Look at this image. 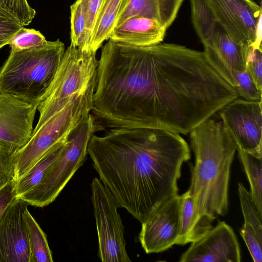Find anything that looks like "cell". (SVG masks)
<instances>
[{"label":"cell","instance_id":"1","mask_svg":"<svg viewBox=\"0 0 262 262\" xmlns=\"http://www.w3.org/2000/svg\"><path fill=\"white\" fill-rule=\"evenodd\" d=\"M231 96L230 85L203 51L108 39L98 60L91 113L102 130L150 128L187 135Z\"/></svg>","mask_w":262,"mask_h":262},{"label":"cell","instance_id":"2","mask_svg":"<svg viewBox=\"0 0 262 262\" xmlns=\"http://www.w3.org/2000/svg\"><path fill=\"white\" fill-rule=\"evenodd\" d=\"M88 152L119 207L141 223L178 194L182 165L190 159L179 134L158 128H110L92 136Z\"/></svg>","mask_w":262,"mask_h":262},{"label":"cell","instance_id":"3","mask_svg":"<svg viewBox=\"0 0 262 262\" xmlns=\"http://www.w3.org/2000/svg\"><path fill=\"white\" fill-rule=\"evenodd\" d=\"M189 134L195 162L187 191L199 219L212 226L228 210L230 169L237 145L222 121L209 119Z\"/></svg>","mask_w":262,"mask_h":262},{"label":"cell","instance_id":"4","mask_svg":"<svg viewBox=\"0 0 262 262\" xmlns=\"http://www.w3.org/2000/svg\"><path fill=\"white\" fill-rule=\"evenodd\" d=\"M65 51L59 39L21 51L11 50L0 67V92L38 105Z\"/></svg>","mask_w":262,"mask_h":262},{"label":"cell","instance_id":"5","mask_svg":"<svg viewBox=\"0 0 262 262\" xmlns=\"http://www.w3.org/2000/svg\"><path fill=\"white\" fill-rule=\"evenodd\" d=\"M96 55V52L82 51L71 45L65 50L37 106L39 116L33 133L96 81L98 65Z\"/></svg>","mask_w":262,"mask_h":262},{"label":"cell","instance_id":"6","mask_svg":"<svg viewBox=\"0 0 262 262\" xmlns=\"http://www.w3.org/2000/svg\"><path fill=\"white\" fill-rule=\"evenodd\" d=\"M96 81L32 134L28 142L14 154L15 179L20 178L49 149L66 141L91 112Z\"/></svg>","mask_w":262,"mask_h":262},{"label":"cell","instance_id":"7","mask_svg":"<svg viewBox=\"0 0 262 262\" xmlns=\"http://www.w3.org/2000/svg\"><path fill=\"white\" fill-rule=\"evenodd\" d=\"M102 130L90 113L69 136L66 147L42 181L19 196L29 205L46 206L54 202L77 170L84 164L92 136Z\"/></svg>","mask_w":262,"mask_h":262},{"label":"cell","instance_id":"8","mask_svg":"<svg viewBox=\"0 0 262 262\" xmlns=\"http://www.w3.org/2000/svg\"><path fill=\"white\" fill-rule=\"evenodd\" d=\"M91 188L99 258L103 262L132 261L126 252L124 226L118 212V203L99 179L92 180Z\"/></svg>","mask_w":262,"mask_h":262},{"label":"cell","instance_id":"9","mask_svg":"<svg viewBox=\"0 0 262 262\" xmlns=\"http://www.w3.org/2000/svg\"><path fill=\"white\" fill-rule=\"evenodd\" d=\"M211 17L236 41L261 48V5L253 0H202Z\"/></svg>","mask_w":262,"mask_h":262},{"label":"cell","instance_id":"10","mask_svg":"<svg viewBox=\"0 0 262 262\" xmlns=\"http://www.w3.org/2000/svg\"><path fill=\"white\" fill-rule=\"evenodd\" d=\"M222 122L237 147L262 158L261 101L236 98L220 111Z\"/></svg>","mask_w":262,"mask_h":262},{"label":"cell","instance_id":"11","mask_svg":"<svg viewBox=\"0 0 262 262\" xmlns=\"http://www.w3.org/2000/svg\"><path fill=\"white\" fill-rule=\"evenodd\" d=\"M38 105L0 92V147L15 153L32 137Z\"/></svg>","mask_w":262,"mask_h":262},{"label":"cell","instance_id":"12","mask_svg":"<svg viewBox=\"0 0 262 262\" xmlns=\"http://www.w3.org/2000/svg\"><path fill=\"white\" fill-rule=\"evenodd\" d=\"M180 214V198L178 194L162 203L141 223L138 238L147 254L165 251L176 244Z\"/></svg>","mask_w":262,"mask_h":262},{"label":"cell","instance_id":"13","mask_svg":"<svg viewBox=\"0 0 262 262\" xmlns=\"http://www.w3.org/2000/svg\"><path fill=\"white\" fill-rule=\"evenodd\" d=\"M241 253L233 229L219 222L191 245L180 256L181 262H240Z\"/></svg>","mask_w":262,"mask_h":262},{"label":"cell","instance_id":"14","mask_svg":"<svg viewBox=\"0 0 262 262\" xmlns=\"http://www.w3.org/2000/svg\"><path fill=\"white\" fill-rule=\"evenodd\" d=\"M28 205L16 196L0 218V262H30L25 220Z\"/></svg>","mask_w":262,"mask_h":262},{"label":"cell","instance_id":"15","mask_svg":"<svg viewBox=\"0 0 262 262\" xmlns=\"http://www.w3.org/2000/svg\"><path fill=\"white\" fill-rule=\"evenodd\" d=\"M166 29L157 20L134 16L116 26L109 39L136 47H148L161 43Z\"/></svg>","mask_w":262,"mask_h":262},{"label":"cell","instance_id":"16","mask_svg":"<svg viewBox=\"0 0 262 262\" xmlns=\"http://www.w3.org/2000/svg\"><path fill=\"white\" fill-rule=\"evenodd\" d=\"M180 198V229L176 244L184 245L198 239L213 227L199 219L193 199L187 191Z\"/></svg>","mask_w":262,"mask_h":262},{"label":"cell","instance_id":"17","mask_svg":"<svg viewBox=\"0 0 262 262\" xmlns=\"http://www.w3.org/2000/svg\"><path fill=\"white\" fill-rule=\"evenodd\" d=\"M128 0H103L89 44L88 51L96 52L109 39Z\"/></svg>","mask_w":262,"mask_h":262},{"label":"cell","instance_id":"18","mask_svg":"<svg viewBox=\"0 0 262 262\" xmlns=\"http://www.w3.org/2000/svg\"><path fill=\"white\" fill-rule=\"evenodd\" d=\"M67 141L68 140L52 147L24 176L16 180L17 196H19L31 190L42 181L53 165L61 155Z\"/></svg>","mask_w":262,"mask_h":262},{"label":"cell","instance_id":"19","mask_svg":"<svg viewBox=\"0 0 262 262\" xmlns=\"http://www.w3.org/2000/svg\"><path fill=\"white\" fill-rule=\"evenodd\" d=\"M237 150L238 158L249 182L251 198L262 216L261 158L248 154L238 147Z\"/></svg>","mask_w":262,"mask_h":262},{"label":"cell","instance_id":"20","mask_svg":"<svg viewBox=\"0 0 262 262\" xmlns=\"http://www.w3.org/2000/svg\"><path fill=\"white\" fill-rule=\"evenodd\" d=\"M25 220L30 252V262H53L47 236L28 209Z\"/></svg>","mask_w":262,"mask_h":262},{"label":"cell","instance_id":"21","mask_svg":"<svg viewBox=\"0 0 262 262\" xmlns=\"http://www.w3.org/2000/svg\"><path fill=\"white\" fill-rule=\"evenodd\" d=\"M134 16L151 18L160 23L158 0H128L117 20L116 26Z\"/></svg>","mask_w":262,"mask_h":262},{"label":"cell","instance_id":"22","mask_svg":"<svg viewBox=\"0 0 262 262\" xmlns=\"http://www.w3.org/2000/svg\"><path fill=\"white\" fill-rule=\"evenodd\" d=\"M70 8V45L83 51L86 21L82 0H76Z\"/></svg>","mask_w":262,"mask_h":262},{"label":"cell","instance_id":"23","mask_svg":"<svg viewBox=\"0 0 262 262\" xmlns=\"http://www.w3.org/2000/svg\"><path fill=\"white\" fill-rule=\"evenodd\" d=\"M238 194L244 223L251 226L257 235L262 238V216L259 214L250 192L242 183L238 184Z\"/></svg>","mask_w":262,"mask_h":262},{"label":"cell","instance_id":"24","mask_svg":"<svg viewBox=\"0 0 262 262\" xmlns=\"http://www.w3.org/2000/svg\"><path fill=\"white\" fill-rule=\"evenodd\" d=\"M47 42L39 31L23 27L13 36L8 45L11 50L21 51L40 47Z\"/></svg>","mask_w":262,"mask_h":262},{"label":"cell","instance_id":"25","mask_svg":"<svg viewBox=\"0 0 262 262\" xmlns=\"http://www.w3.org/2000/svg\"><path fill=\"white\" fill-rule=\"evenodd\" d=\"M0 7L12 15L24 27L32 21L36 14L27 0H0Z\"/></svg>","mask_w":262,"mask_h":262},{"label":"cell","instance_id":"26","mask_svg":"<svg viewBox=\"0 0 262 262\" xmlns=\"http://www.w3.org/2000/svg\"><path fill=\"white\" fill-rule=\"evenodd\" d=\"M82 2L86 21L83 51H88L89 44L103 0H82Z\"/></svg>","mask_w":262,"mask_h":262},{"label":"cell","instance_id":"27","mask_svg":"<svg viewBox=\"0 0 262 262\" xmlns=\"http://www.w3.org/2000/svg\"><path fill=\"white\" fill-rule=\"evenodd\" d=\"M246 71L251 78L257 89L262 92L261 48L250 47L246 64Z\"/></svg>","mask_w":262,"mask_h":262},{"label":"cell","instance_id":"28","mask_svg":"<svg viewBox=\"0 0 262 262\" xmlns=\"http://www.w3.org/2000/svg\"><path fill=\"white\" fill-rule=\"evenodd\" d=\"M23 27L12 15L0 7V49L8 45L13 36Z\"/></svg>","mask_w":262,"mask_h":262},{"label":"cell","instance_id":"29","mask_svg":"<svg viewBox=\"0 0 262 262\" xmlns=\"http://www.w3.org/2000/svg\"><path fill=\"white\" fill-rule=\"evenodd\" d=\"M240 234L248 247L253 260L254 262H261L262 238L257 235L251 226L245 223L241 229Z\"/></svg>","mask_w":262,"mask_h":262},{"label":"cell","instance_id":"30","mask_svg":"<svg viewBox=\"0 0 262 262\" xmlns=\"http://www.w3.org/2000/svg\"><path fill=\"white\" fill-rule=\"evenodd\" d=\"M14 154L0 147V189L15 180Z\"/></svg>","mask_w":262,"mask_h":262},{"label":"cell","instance_id":"31","mask_svg":"<svg viewBox=\"0 0 262 262\" xmlns=\"http://www.w3.org/2000/svg\"><path fill=\"white\" fill-rule=\"evenodd\" d=\"M160 23L166 30L176 18L184 0H158Z\"/></svg>","mask_w":262,"mask_h":262},{"label":"cell","instance_id":"32","mask_svg":"<svg viewBox=\"0 0 262 262\" xmlns=\"http://www.w3.org/2000/svg\"><path fill=\"white\" fill-rule=\"evenodd\" d=\"M16 196V180H13L0 189V218Z\"/></svg>","mask_w":262,"mask_h":262}]
</instances>
